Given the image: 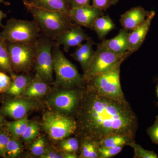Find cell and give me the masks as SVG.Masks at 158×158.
Instances as JSON below:
<instances>
[{
  "label": "cell",
  "instance_id": "9c48e42d",
  "mask_svg": "<svg viewBox=\"0 0 158 158\" xmlns=\"http://www.w3.org/2000/svg\"><path fill=\"white\" fill-rule=\"evenodd\" d=\"M55 40L40 34L37 40V54L34 65L35 75L48 84L53 83L52 50Z\"/></svg>",
  "mask_w": 158,
  "mask_h": 158
},
{
  "label": "cell",
  "instance_id": "8fae6325",
  "mask_svg": "<svg viewBox=\"0 0 158 158\" xmlns=\"http://www.w3.org/2000/svg\"><path fill=\"white\" fill-rule=\"evenodd\" d=\"M40 106L41 103L38 99L21 96L11 97L3 102L0 113L2 116L16 120L24 118L31 111L37 110Z\"/></svg>",
  "mask_w": 158,
  "mask_h": 158
},
{
  "label": "cell",
  "instance_id": "d6986e66",
  "mask_svg": "<svg viewBox=\"0 0 158 158\" xmlns=\"http://www.w3.org/2000/svg\"><path fill=\"white\" fill-rule=\"evenodd\" d=\"M50 88L49 84L35 75L27 86L21 97L38 99L49 94Z\"/></svg>",
  "mask_w": 158,
  "mask_h": 158
},
{
  "label": "cell",
  "instance_id": "60d3db41",
  "mask_svg": "<svg viewBox=\"0 0 158 158\" xmlns=\"http://www.w3.org/2000/svg\"><path fill=\"white\" fill-rule=\"evenodd\" d=\"M1 3H3L4 5H6V6H9L10 5V3L8 2H5L4 0H0V4Z\"/></svg>",
  "mask_w": 158,
  "mask_h": 158
},
{
  "label": "cell",
  "instance_id": "f6af8a7d",
  "mask_svg": "<svg viewBox=\"0 0 158 158\" xmlns=\"http://www.w3.org/2000/svg\"><path fill=\"white\" fill-rule=\"evenodd\" d=\"M23 2H24V1H27V0H22Z\"/></svg>",
  "mask_w": 158,
  "mask_h": 158
},
{
  "label": "cell",
  "instance_id": "ab89813d",
  "mask_svg": "<svg viewBox=\"0 0 158 158\" xmlns=\"http://www.w3.org/2000/svg\"><path fill=\"white\" fill-rule=\"evenodd\" d=\"M4 123V118H3V116H2V114L0 113V129L2 127Z\"/></svg>",
  "mask_w": 158,
  "mask_h": 158
},
{
  "label": "cell",
  "instance_id": "7a4b0ae2",
  "mask_svg": "<svg viewBox=\"0 0 158 158\" xmlns=\"http://www.w3.org/2000/svg\"><path fill=\"white\" fill-rule=\"evenodd\" d=\"M129 56H125L103 72L86 82V85L100 95L115 100L127 101L120 81V66Z\"/></svg>",
  "mask_w": 158,
  "mask_h": 158
},
{
  "label": "cell",
  "instance_id": "52a82bcc",
  "mask_svg": "<svg viewBox=\"0 0 158 158\" xmlns=\"http://www.w3.org/2000/svg\"><path fill=\"white\" fill-rule=\"evenodd\" d=\"M83 88H61L56 90L49 95L46 104L52 111L72 116L78 108Z\"/></svg>",
  "mask_w": 158,
  "mask_h": 158
},
{
  "label": "cell",
  "instance_id": "74e56055",
  "mask_svg": "<svg viewBox=\"0 0 158 158\" xmlns=\"http://www.w3.org/2000/svg\"><path fill=\"white\" fill-rule=\"evenodd\" d=\"M63 152V156L64 158H79V156L76 153H69Z\"/></svg>",
  "mask_w": 158,
  "mask_h": 158
},
{
  "label": "cell",
  "instance_id": "603a6c76",
  "mask_svg": "<svg viewBox=\"0 0 158 158\" xmlns=\"http://www.w3.org/2000/svg\"><path fill=\"white\" fill-rule=\"evenodd\" d=\"M0 71L11 74L14 72L11 69L8 43L0 33Z\"/></svg>",
  "mask_w": 158,
  "mask_h": 158
},
{
  "label": "cell",
  "instance_id": "d590c367",
  "mask_svg": "<svg viewBox=\"0 0 158 158\" xmlns=\"http://www.w3.org/2000/svg\"><path fill=\"white\" fill-rule=\"evenodd\" d=\"M111 5H113L112 0H93L92 6L104 11L109 9Z\"/></svg>",
  "mask_w": 158,
  "mask_h": 158
},
{
  "label": "cell",
  "instance_id": "d6a6232c",
  "mask_svg": "<svg viewBox=\"0 0 158 158\" xmlns=\"http://www.w3.org/2000/svg\"><path fill=\"white\" fill-rule=\"evenodd\" d=\"M11 82V77L7 75L6 73L0 71V94L7 92Z\"/></svg>",
  "mask_w": 158,
  "mask_h": 158
},
{
  "label": "cell",
  "instance_id": "3957f363",
  "mask_svg": "<svg viewBox=\"0 0 158 158\" xmlns=\"http://www.w3.org/2000/svg\"><path fill=\"white\" fill-rule=\"evenodd\" d=\"M31 13L42 35L55 40L56 37L71 27L74 24L67 13L48 11L25 6Z\"/></svg>",
  "mask_w": 158,
  "mask_h": 158
},
{
  "label": "cell",
  "instance_id": "484cf974",
  "mask_svg": "<svg viewBox=\"0 0 158 158\" xmlns=\"http://www.w3.org/2000/svg\"><path fill=\"white\" fill-rule=\"evenodd\" d=\"M23 145L19 138L10 136L6 147V158H17L22 152Z\"/></svg>",
  "mask_w": 158,
  "mask_h": 158
},
{
  "label": "cell",
  "instance_id": "277c9868",
  "mask_svg": "<svg viewBox=\"0 0 158 158\" xmlns=\"http://www.w3.org/2000/svg\"><path fill=\"white\" fill-rule=\"evenodd\" d=\"M52 55L53 71L56 75V80L53 83L54 86L65 89L84 88L86 82L83 76L79 73L75 65L65 57L55 41Z\"/></svg>",
  "mask_w": 158,
  "mask_h": 158
},
{
  "label": "cell",
  "instance_id": "f35d334b",
  "mask_svg": "<svg viewBox=\"0 0 158 158\" xmlns=\"http://www.w3.org/2000/svg\"><path fill=\"white\" fill-rule=\"evenodd\" d=\"M7 16V14L4 13L2 11L0 10V27L3 28L4 26L2 24V20L6 18Z\"/></svg>",
  "mask_w": 158,
  "mask_h": 158
},
{
  "label": "cell",
  "instance_id": "836d02e7",
  "mask_svg": "<svg viewBox=\"0 0 158 158\" xmlns=\"http://www.w3.org/2000/svg\"><path fill=\"white\" fill-rule=\"evenodd\" d=\"M147 133L153 143L158 144V116H156L154 124L148 128Z\"/></svg>",
  "mask_w": 158,
  "mask_h": 158
},
{
  "label": "cell",
  "instance_id": "7c38bea8",
  "mask_svg": "<svg viewBox=\"0 0 158 158\" xmlns=\"http://www.w3.org/2000/svg\"><path fill=\"white\" fill-rule=\"evenodd\" d=\"M68 15L72 21L79 26L90 28L97 18L104 15L103 12L93 6L88 5L70 8Z\"/></svg>",
  "mask_w": 158,
  "mask_h": 158
},
{
  "label": "cell",
  "instance_id": "f546056e",
  "mask_svg": "<svg viewBox=\"0 0 158 158\" xmlns=\"http://www.w3.org/2000/svg\"><path fill=\"white\" fill-rule=\"evenodd\" d=\"M46 147L45 138L44 137H40L34 141V143L31 144L30 151L33 156L40 158L44 152Z\"/></svg>",
  "mask_w": 158,
  "mask_h": 158
},
{
  "label": "cell",
  "instance_id": "4dcf8cb0",
  "mask_svg": "<svg viewBox=\"0 0 158 158\" xmlns=\"http://www.w3.org/2000/svg\"><path fill=\"white\" fill-rule=\"evenodd\" d=\"M124 146L122 145L110 148L101 147L99 146L98 150L99 153V158L113 157L120 152Z\"/></svg>",
  "mask_w": 158,
  "mask_h": 158
},
{
  "label": "cell",
  "instance_id": "ee69618b",
  "mask_svg": "<svg viewBox=\"0 0 158 158\" xmlns=\"http://www.w3.org/2000/svg\"><path fill=\"white\" fill-rule=\"evenodd\" d=\"M0 102H3L2 99V98H1V96H0Z\"/></svg>",
  "mask_w": 158,
  "mask_h": 158
},
{
  "label": "cell",
  "instance_id": "2e32d148",
  "mask_svg": "<svg viewBox=\"0 0 158 158\" xmlns=\"http://www.w3.org/2000/svg\"><path fill=\"white\" fill-rule=\"evenodd\" d=\"M124 29L119 31L118 34L112 39L103 40L100 43L102 45L115 53L122 54L128 51L129 33Z\"/></svg>",
  "mask_w": 158,
  "mask_h": 158
},
{
  "label": "cell",
  "instance_id": "e0dca14e",
  "mask_svg": "<svg viewBox=\"0 0 158 158\" xmlns=\"http://www.w3.org/2000/svg\"><path fill=\"white\" fill-rule=\"evenodd\" d=\"M95 44L91 37H89L85 43L77 46L75 51L71 54V57L80 63L84 73L86 72L90 59L94 54L93 46Z\"/></svg>",
  "mask_w": 158,
  "mask_h": 158
},
{
  "label": "cell",
  "instance_id": "4316f807",
  "mask_svg": "<svg viewBox=\"0 0 158 158\" xmlns=\"http://www.w3.org/2000/svg\"><path fill=\"white\" fill-rule=\"evenodd\" d=\"M40 125L36 121L29 120L25 131L22 136L23 141L26 144H29L34 141L39 135Z\"/></svg>",
  "mask_w": 158,
  "mask_h": 158
},
{
  "label": "cell",
  "instance_id": "5bb4252c",
  "mask_svg": "<svg viewBox=\"0 0 158 158\" xmlns=\"http://www.w3.org/2000/svg\"><path fill=\"white\" fill-rule=\"evenodd\" d=\"M149 13L141 6L135 7L122 15L119 22L125 30L133 31L145 21Z\"/></svg>",
  "mask_w": 158,
  "mask_h": 158
},
{
  "label": "cell",
  "instance_id": "cb8c5ba5",
  "mask_svg": "<svg viewBox=\"0 0 158 158\" xmlns=\"http://www.w3.org/2000/svg\"><path fill=\"white\" fill-rule=\"evenodd\" d=\"M132 141H135L127 136L120 135H113L108 136L98 143L99 146L100 147L110 148L122 145L125 146L127 143Z\"/></svg>",
  "mask_w": 158,
  "mask_h": 158
},
{
  "label": "cell",
  "instance_id": "7bdbcfd3",
  "mask_svg": "<svg viewBox=\"0 0 158 158\" xmlns=\"http://www.w3.org/2000/svg\"><path fill=\"white\" fill-rule=\"evenodd\" d=\"M156 95L157 96V98H158V84L157 85V88H156Z\"/></svg>",
  "mask_w": 158,
  "mask_h": 158
},
{
  "label": "cell",
  "instance_id": "5b68a950",
  "mask_svg": "<svg viewBox=\"0 0 158 158\" xmlns=\"http://www.w3.org/2000/svg\"><path fill=\"white\" fill-rule=\"evenodd\" d=\"M41 126L44 132L53 141H61L75 132L76 121L73 116L51 111L44 113Z\"/></svg>",
  "mask_w": 158,
  "mask_h": 158
},
{
  "label": "cell",
  "instance_id": "e575fe53",
  "mask_svg": "<svg viewBox=\"0 0 158 158\" xmlns=\"http://www.w3.org/2000/svg\"><path fill=\"white\" fill-rule=\"evenodd\" d=\"M40 158H64L63 152L61 150L53 149L47 147L45 151Z\"/></svg>",
  "mask_w": 158,
  "mask_h": 158
},
{
  "label": "cell",
  "instance_id": "44dd1931",
  "mask_svg": "<svg viewBox=\"0 0 158 158\" xmlns=\"http://www.w3.org/2000/svg\"><path fill=\"white\" fill-rule=\"evenodd\" d=\"M115 28L116 25L110 16L103 15L95 20L90 29L96 32L99 39L103 40L110 31Z\"/></svg>",
  "mask_w": 158,
  "mask_h": 158
},
{
  "label": "cell",
  "instance_id": "ac0fdd59",
  "mask_svg": "<svg viewBox=\"0 0 158 158\" xmlns=\"http://www.w3.org/2000/svg\"><path fill=\"white\" fill-rule=\"evenodd\" d=\"M23 4L48 11L67 14L70 8L69 0H27L23 2Z\"/></svg>",
  "mask_w": 158,
  "mask_h": 158
},
{
  "label": "cell",
  "instance_id": "1f68e13d",
  "mask_svg": "<svg viewBox=\"0 0 158 158\" xmlns=\"http://www.w3.org/2000/svg\"><path fill=\"white\" fill-rule=\"evenodd\" d=\"M8 130L0 129V156L6 158V147L9 142L10 135Z\"/></svg>",
  "mask_w": 158,
  "mask_h": 158
},
{
  "label": "cell",
  "instance_id": "8992f818",
  "mask_svg": "<svg viewBox=\"0 0 158 158\" xmlns=\"http://www.w3.org/2000/svg\"><path fill=\"white\" fill-rule=\"evenodd\" d=\"M40 33L34 20L11 18L7 20L0 33L7 42L31 43L37 41L41 34Z\"/></svg>",
  "mask_w": 158,
  "mask_h": 158
},
{
  "label": "cell",
  "instance_id": "4fadbf2b",
  "mask_svg": "<svg viewBox=\"0 0 158 158\" xmlns=\"http://www.w3.org/2000/svg\"><path fill=\"white\" fill-rule=\"evenodd\" d=\"M89 37L81 26L75 23L68 30L58 35L55 41L59 46L63 45L64 51L68 52L71 48L77 46L83 41L88 40Z\"/></svg>",
  "mask_w": 158,
  "mask_h": 158
},
{
  "label": "cell",
  "instance_id": "9a60e30c",
  "mask_svg": "<svg viewBox=\"0 0 158 158\" xmlns=\"http://www.w3.org/2000/svg\"><path fill=\"white\" fill-rule=\"evenodd\" d=\"M155 14V11H150L145 21L141 25L133 30L132 33H129L128 51L133 53L140 48L148 33L152 21Z\"/></svg>",
  "mask_w": 158,
  "mask_h": 158
},
{
  "label": "cell",
  "instance_id": "7402d4cb",
  "mask_svg": "<svg viewBox=\"0 0 158 158\" xmlns=\"http://www.w3.org/2000/svg\"><path fill=\"white\" fill-rule=\"evenodd\" d=\"M81 140V153L79 158H99L98 142L87 138Z\"/></svg>",
  "mask_w": 158,
  "mask_h": 158
},
{
  "label": "cell",
  "instance_id": "ba28073f",
  "mask_svg": "<svg viewBox=\"0 0 158 158\" xmlns=\"http://www.w3.org/2000/svg\"><path fill=\"white\" fill-rule=\"evenodd\" d=\"M7 43L13 71L17 73L28 74L34 67L37 54V41L31 43L9 42Z\"/></svg>",
  "mask_w": 158,
  "mask_h": 158
},
{
  "label": "cell",
  "instance_id": "d4e9b609",
  "mask_svg": "<svg viewBox=\"0 0 158 158\" xmlns=\"http://www.w3.org/2000/svg\"><path fill=\"white\" fill-rule=\"evenodd\" d=\"M29 121L27 116L21 119H16L15 121L7 123V130L13 137L18 138H21Z\"/></svg>",
  "mask_w": 158,
  "mask_h": 158
},
{
  "label": "cell",
  "instance_id": "ffe728a7",
  "mask_svg": "<svg viewBox=\"0 0 158 158\" xmlns=\"http://www.w3.org/2000/svg\"><path fill=\"white\" fill-rule=\"evenodd\" d=\"M10 76L11 85L6 93L11 97L21 96L27 86L34 78L28 74H18L15 72L11 74Z\"/></svg>",
  "mask_w": 158,
  "mask_h": 158
},
{
  "label": "cell",
  "instance_id": "6da1fadb",
  "mask_svg": "<svg viewBox=\"0 0 158 158\" xmlns=\"http://www.w3.org/2000/svg\"><path fill=\"white\" fill-rule=\"evenodd\" d=\"M75 132L81 139L99 142L113 135L127 136L135 140L138 120L129 103L107 98L85 85L75 114Z\"/></svg>",
  "mask_w": 158,
  "mask_h": 158
},
{
  "label": "cell",
  "instance_id": "83f0119b",
  "mask_svg": "<svg viewBox=\"0 0 158 158\" xmlns=\"http://www.w3.org/2000/svg\"><path fill=\"white\" fill-rule=\"evenodd\" d=\"M127 145L131 146L134 150V158H158V156L155 152L144 149L141 145L136 144L135 141L130 142Z\"/></svg>",
  "mask_w": 158,
  "mask_h": 158
},
{
  "label": "cell",
  "instance_id": "f1b7e54d",
  "mask_svg": "<svg viewBox=\"0 0 158 158\" xmlns=\"http://www.w3.org/2000/svg\"><path fill=\"white\" fill-rule=\"evenodd\" d=\"M60 141L61 150L67 152L76 153L79 149V141L77 138H67Z\"/></svg>",
  "mask_w": 158,
  "mask_h": 158
},
{
  "label": "cell",
  "instance_id": "b9f144b4",
  "mask_svg": "<svg viewBox=\"0 0 158 158\" xmlns=\"http://www.w3.org/2000/svg\"><path fill=\"white\" fill-rule=\"evenodd\" d=\"M113 5H116V3L118 2L119 0H112Z\"/></svg>",
  "mask_w": 158,
  "mask_h": 158
},
{
  "label": "cell",
  "instance_id": "30bf717a",
  "mask_svg": "<svg viewBox=\"0 0 158 158\" xmlns=\"http://www.w3.org/2000/svg\"><path fill=\"white\" fill-rule=\"evenodd\" d=\"M131 54L132 53L128 51L123 54L115 53L98 44L96 51L94 52L89 62L87 70L83 74L85 82L107 70L122 58L125 56H130Z\"/></svg>",
  "mask_w": 158,
  "mask_h": 158
},
{
  "label": "cell",
  "instance_id": "8d00e7d4",
  "mask_svg": "<svg viewBox=\"0 0 158 158\" xmlns=\"http://www.w3.org/2000/svg\"><path fill=\"white\" fill-rule=\"evenodd\" d=\"M90 0H69L70 8H78L90 5Z\"/></svg>",
  "mask_w": 158,
  "mask_h": 158
}]
</instances>
